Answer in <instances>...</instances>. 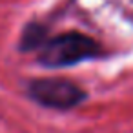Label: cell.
<instances>
[{"mask_svg":"<svg viewBox=\"0 0 133 133\" xmlns=\"http://www.w3.org/2000/svg\"><path fill=\"white\" fill-rule=\"evenodd\" d=\"M97 53L98 44L93 38L84 37L80 33H66L49 40L44 46L40 53V62L48 68H64L91 58Z\"/></svg>","mask_w":133,"mask_h":133,"instance_id":"obj_1","label":"cell"},{"mask_svg":"<svg viewBox=\"0 0 133 133\" xmlns=\"http://www.w3.org/2000/svg\"><path fill=\"white\" fill-rule=\"evenodd\" d=\"M29 95L40 102L42 106L48 108H73L80 100H84V91L77 88L75 84L68 80H55V78H46V80H35L29 86Z\"/></svg>","mask_w":133,"mask_h":133,"instance_id":"obj_2","label":"cell"},{"mask_svg":"<svg viewBox=\"0 0 133 133\" xmlns=\"http://www.w3.org/2000/svg\"><path fill=\"white\" fill-rule=\"evenodd\" d=\"M42 40H44V28L38 24H31L22 35L20 48L22 49H35L42 44Z\"/></svg>","mask_w":133,"mask_h":133,"instance_id":"obj_3","label":"cell"}]
</instances>
